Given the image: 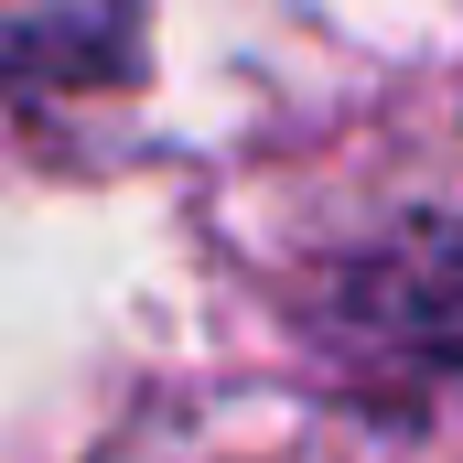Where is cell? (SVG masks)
Segmentation results:
<instances>
[{
  "label": "cell",
  "mask_w": 463,
  "mask_h": 463,
  "mask_svg": "<svg viewBox=\"0 0 463 463\" xmlns=\"http://www.w3.org/2000/svg\"><path fill=\"white\" fill-rule=\"evenodd\" d=\"M76 463H463V431L324 399H205V410H151Z\"/></svg>",
  "instance_id": "1"
}]
</instances>
